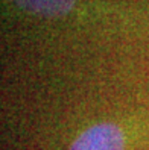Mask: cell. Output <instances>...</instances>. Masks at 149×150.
I'll return each instance as SVG.
<instances>
[{"instance_id":"cell-1","label":"cell","mask_w":149,"mask_h":150,"mask_svg":"<svg viewBox=\"0 0 149 150\" xmlns=\"http://www.w3.org/2000/svg\"><path fill=\"white\" fill-rule=\"evenodd\" d=\"M70 150H123V137L114 125H98L78 137Z\"/></svg>"},{"instance_id":"cell-2","label":"cell","mask_w":149,"mask_h":150,"mask_svg":"<svg viewBox=\"0 0 149 150\" xmlns=\"http://www.w3.org/2000/svg\"><path fill=\"white\" fill-rule=\"evenodd\" d=\"M79 0H14L15 5L31 14L43 17H64L78 6Z\"/></svg>"}]
</instances>
